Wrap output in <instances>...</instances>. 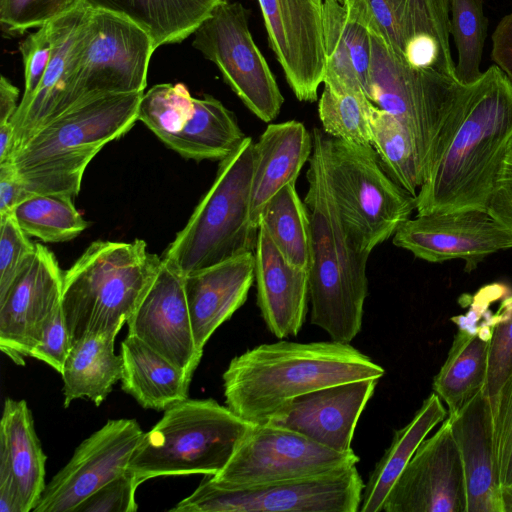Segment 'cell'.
Segmentation results:
<instances>
[{"label":"cell","instance_id":"cell-1","mask_svg":"<svg viewBox=\"0 0 512 512\" xmlns=\"http://www.w3.org/2000/svg\"><path fill=\"white\" fill-rule=\"evenodd\" d=\"M512 148V83L496 65L467 85L460 115L416 196L418 215L486 210Z\"/></svg>","mask_w":512,"mask_h":512},{"label":"cell","instance_id":"cell-2","mask_svg":"<svg viewBox=\"0 0 512 512\" xmlns=\"http://www.w3.org/2000/svg\"><path fill=\"white\" fill-rule=\"evenodd\" d=\"M385 373L350 344L336 341L261 344L234 357L222 375L226 406L252 423L266 422L295 398Z\"/></svg>","mask_w":512,"mask_h":512},{"label":"cell","instance_id":"cell-3","mask_svg":"<svg viewBox=\"0 0 512 512\" xmlns=\"http://www.w3.org/2000/svg\"><path fill=\"white\" fill-rule=\"evenodd\" d=\"M312 136L304 199L312 231L310 321L331 340L350 344L362 328L369 253L360 250L344 229L326 168L325 132L314 128Z\"/></svg>","mask_w":512,"mask_h":512},{"label":"cell","instance_id":"cell-4","mask_svg":"<svg viewBox=\"0 0 512 512\" xmlns=\"http://www.w3.org/2000/svg\"><path fill=\"white\" fill-rule=\"evenodd\" d=\"M143 94L88 98L41 125L14 150L9 160L25 191L29 195L77 196L91 160L138 121Z\"/></svg>","mask_w":512,"mask_h":512},{"label":"cell","instance_id":"cell-5","mask_svg":"<svg viewBox=\"0 0 512 512\" xmlns=\"http://www.w3.org/2000/svg\"><path fill=\"white\" fill-rule=\"evenodd\" d=\"M161 264L141 239L92 242L63 275L61 308L72 344L86 335L116 338Z\"/></svg>","mask_w":512,"mask_h":512},{"label":"cell","instance_id":"cell-6","mask_svg":"<svg viewBox=\"0 0 512 512\" xmlns=\"http://www.w3.org/2000/svg\"><path fill=\"white\" fill-rule=\"evenodd\" d=\"M372 59L367 97L396 117L412 136L424 172L445 147L458 121L467 85L436 69L412 67L368 21Z\"/></svg>","mask_w":512,"mask_h":512},{"label":"cell","instance_id":"cell-7","mask_svg":"<svg viewBox=\"0 0 512 512\" xmlns=\"http://www.w3.org/2000/svg\"><path fill=\"white\" fill-rule=\"evenodd\" d=\"M254 144L245 137L220 161L213 184L165 250L162 259L184 276L255 252L259 228L251 221Z\"/></svg>","mask_w":512,"mask_h":512},{"label":"cell","instance_id":"cell-8","mask_svg":"<svg viewBox=\"0 0 512 512\" xmlns=\"http://www.w3.org/2000/svg\"><path fill=\"white\" fill-rule=\"evenodd\" d=\"M251 426L213 399L180 401L144 432L128 469L141 483L158 476L215 475Z\"/></svg>","mask_w":512,"mask_h":512},{"label":"cell","instance_id":"cell-9","mask_svg":"<svg viewBox=\"0 0 512 512\" xmlns=\"http://www.w3.org/2000/svg\"><path fill=\"white\" fill-rule=\"evenodd\" d=\"M329 182L346 233L362 251L395 234L416 209V198L394 182L371 144L325 133Z\"/></svg>","mask_w":512,"mask_h":512},{"label":"cell","instance_id":"cell-10","mask_svg":"<svg viewBox=\"0 0 512 512\" xmlns=\"http://www.w3.org/2000/svg\"><path fill=\"white\" fill-rule=\"evenodd\" d=\"M365 484L356 465L245 488H224L208 475L172 512H357Z\"/></svg>","mask_w":512,"mask_h":512},{"label":"cell","instance_id":"cell-11","mask_svg":"<svg viewBox=\"0 0 512 512\" xmlns=\"http://www.w3.org/2000/svg\"><path fill=\"white\" fill-rule=\"evenodd\" d=\"M156 49L149 33L136 23L105 10L89 8L81 57L66 110L92 97L144 92L149 63Z\"/></svg>","mask_w":512,"mask_h":512},{"label":"cell","instance_id":"cell-12","mask_svg":"<svg viewBox=\"0 0 512 512\" xmlns=\"http://www.w3.org/2000/svg\"><path fill=\"white\" fill-rule=\"evenodd\" d=\"M353 450L340 452L284 427L252 424L225 467L210 481L224 488H245L318 476L356 465Z\"/></svg>","mask_w":512,"mask_h":512},{"label":"cell","instance_id":"cell-13","mask_svg":"<svg viewBox=\"0 0 512 512\" xmlns=\"http://www.w3.org/2000/svg\"><path fill=\"white\" fill-rule=\"evenodd\" d=\"M192 46L213 62L224 81L260 120L280 113L284 97L249 29V11L225 0L194 32Z\"/></svg>","mask_w":512,"mask_h":512},{"label":"cell","instance_id":"cell-14","mask_svg":"<svg viewBox=\"0 0 512 512\" xmlns=\"http://www.w3.org/2000/svg\"><path fill=\"white\" fill-rule=\"evenodd\" d=\"M144 432L135 419H110L83 440L46 484L32 512H74L90 495L128 469Z\"/></svg>","mask_w":512,"mask_h":512},{"label":"cell","instance_id":"cell-15","mask_svg":"<svg viewBox=\"0 0 512 512\" xmlns=\"http://www.w3.org/2000/svg\"><path fill=\"white\" fill-rule=\"evenodd\" d=\"M392 241L427 262L462 260L467 271L489 255L512 248V237L481 209L417 214L398 228Z\"/></svg>","mask_w":512,"mask_h":512},{"label":"cell","instance_id":"cell-16","mask_svg":"<svg viewBox=\"0 0 512 512\" xmlns=\"http://www.w3.org/2000/svg\"><path fill=\"white\" fill-rule=\"evenodd\" d=\"M269 45L295 97L314 102L323 83L324 0H258Z\"/></svg>","mask_w":512,"mask_h":512},{"label":"cell","instance_id":"cell-17","mask_svg":"<svg viewBox=\"0 0 512 512\" xmlns=\"http://www.w3.org/2000/svg\"><path fill=\"white\" fill-rule=\"evenodd\" d=\"M467 492L450 420L425 438L404 468L384 504L385 512H466Z\"/></svg>","mask_w":512,"mask_h":512},{"label":"cell","instance_id":"cell-18","mask_svg":"<svg viewBox=\"0 0 512 512\" xmlns=\"http://www.w3.org/2000/svg\"><path fill=\"white\" fill-rule=\"evenodd\" d=\"M63 275L54 254L36 244L31 263L0 299V348L15 364H25L61 305Z\"/></svg>","mask_w":512,"mask_h":512},{"label":"cell","instance_id":"cell-19","mask_svg":"<svg viewBox=\"0 0 512 512\" xmlns=\"http://www.w3.org/2000/svg\"><path fill=\"white\" fill-rule=\"evenodd\" d=\"M127 324L128 334L193 376L203 351L195 343L184 275L163 259Z\"/></svg>","mask_w":512,"mask_h":512},{"label":"cell","instance_id":"cell-20","mask_svg":"<svg viewBox=\"0 0 512 512\" xmlns=\"http://www.w3.org/2000/svg\"><path fill=\"white\" fill-rule=\"evenodd\" d=\"M378 380L351 381L301 395L266 422L293 430L336 451L352 450L358 419Z\"/></svg>","mask_w":512,"mask_h":512},{"label":"cell","instance_id":"cell-21","mask_svg":"<svg viewBox=\"0 0 512 512\" xmlns=\"http://www.w3.org/2000/svg\"><path fill=\"white\" fill-rule=\"evenodd\" d=\"M88 12L89 7L81 2L53 20L55 47L51 60L29 103L11 120L15 129L12 153L41 125L66 110L81 57Z\"/></svg>","mask_w":512,"mask_h":512},{"label":"cell","instance_id":"cell-22","mask_svg":"<svg viewBox=\"0 0 512 512\" xmlns=\"http://www.w3.org/2000/svg\"><path fill=\"white\" fill-rule=\"evenodd\" d=\"M448 418L463 466L466 512H502L489 397L482 389Z\"/></svg>","mask_w":512,"mask_h":512},{"label":"cell","instance_id":"cell-23","mask_svg":"<svg viewBox=\"0 0 512 512\" xmlns=\"http://www.w3.org/2000/svg\"><path fill=\"white\" fill-rule=\"evenodd\" d=\"M257 305L277 338L296 336L306 319L309 270L289 264L259 224L255 248Z\"/></svg>","mask_w":512,"mask_h":512},{"label":"cell","instance_id":"cell-24","mask_svg":"<svg viewBox=\"0 0 512 512\" xmlns=\"http://www.w3.org/2000/svg\"><path fill=\"white\" fill-rule=\"evenodd\" d=\"M254 280V252L184 276L192 330L199 350L203 351L215 330L245 303Z\"/></svg>","mask_w":512,"mask_h":512},{"label":"cell","instance_id":"cell-25","mask_svg":"<svg viewBox=\"0 0 512 512\" xmlns=\"http://www.w3.org/2000/svg\"><path fill=\"white\" fill-rule=\"evenodd\" d=\"M366 1L358 6L324 0L325 87L359 89L367 95L372 59Z\"/></svg>","mask_w":512,"mask_h":512},{"label":"cell","instance_id":"cell-26","mask_svg":"<svg viewBox=\"0 0 512 512\" xmlns=\"http://www.w3.org/2000/svg\"><path fill=\"white\" fill-rule=\"evenodd\" d=\"M313 152V136L302 122L270 124L254 144L251 221L259 228L261 213L276 193L295 183Z\"/></svg>","mask_w":512,"mask_h":512},{"label":"cell","instance_id":"cell-27","mask_svg":"<svg viewBox=\"0 0 512 512\" xmlns=\"http://www.w3.org/2000/svg\"><path fill=\"white\" fill-rule=\"evenodd\" d=\"M47 457L25 400L6 398L0 422V466L11 470L24 512H31L45 489Z\"/></svg>","mask_w":512,"mask_h":512},{"label":"cell","instance_id":"cell-28","mask_svg":"<svg viewBox=\"0 0 512 512\" xmlns=\"http://www.w3.org/2000/svg\"><path fill=\"white\" fill-rule=\"evenodd\" d=\"M120 354L122 390L143 408L161 411L188 399L192 375L138 337L128 334L122 341Z\"/></svg>","mask_w":512,"mask_h":512},{"label":"cell","instance_id":"cell-29","mask_svg":"<svg viewBox=\"0 0 512 512\" xmlns=\"http://www.w3.org/2000/svg\"><path fill=\"white\" fill-rule=\"evenodd\" d=\"M491 315L479 326L459 327L445 362L433 379V391L447 405L448 415L457 412L484 388Z\"/></svg>","mask_w":512,"mask_h":512},{"label":"cell","instance_id":"cell-30","mask_svg":"<svg viewBox=\"0 0 512 512\" xmlns=\"http://www.w3.org/2000/svg\"><path fill=\"white\" fill-rule=\"evenodd\" d=\"M91 9L131 20L154 40L156 48L181 43L194 34L214 8L225 0H80Z\"/></svg>","mask_w":512,"mask_h":512},{"label":"cell","instance_id":"cell-31","mask_svg":"<svg viewBox=\"0 0 512 512\" xmlns=\"http://www.w3.org/2000/svg\"><path fill=\"white\" fill-rule=\"evenodd\" d=\"M448 416V410L436 393H431L411 421L395 431L390 446L371 471L364 486L359 511L380 512L392 486L411 460L415 451L438 424Z\"/></svg>","mask_w":512,"mask_h":512},{"label":"cell","instance_id":"cell-32","mask_svg":"<svg viewBox=\"0 0 512 512\" xmlns=\"http://www.w3.org/2000/svg\"><path fill=\"white\" fill-rule=\"evenodd\" d=\"M245 137L234 113L206 94L194 98L189 119L162 142L186 159L222 161Z\"/></svg>","mask_w":512,"mask_h":512},{"label":"cell","instance_id":"cell-33","mask_svg":"<svg viewBox=\"0 0 512 512\" xmlns=\"http://www.w3.org/2000/svg\"><path fill=\"white\" fill-rule=\"evenodd\" d=\"M115 338L86 335L72 344L62 372L64 408L79 398L96 406L104 402L121 380L123 358L114 350Z\"/></svg>","mask_w":512,"mask_h":512},{"label":"cell","instance_id":"cell-34","mask_svg":"<svg viewBox=\"0 0 512 512\" xmlns=\"http://www.w3.org/2000/svg\"><path fill=\"white\" fill-rule=\"evenodd\" d=\"M286 261L308 269L312 256V231L309 212L295 188L289 183L264 207L260 223Z\"/></svg>","mask_w":512,"mask_h":512},{"label":"cell","instance_id":"cell-35","mask_svg":"<svg viewBox=\"0 0 512 512\" xmlns=\"http://www.w3.org/2000/svg\"><path fill=\"white\" fill-rule=\"evenodd\" d=\"M371 145L390 178L416 198L424 183V172L415 142L393 115L373 104L370 116Z\"/></svg>","mask_w":512,"mask_h":512},{"label":"cell","instance_id":"cell-36","mask_svg":"<svg viewBox=\"0 0 512 512\" xmlns=\"http://www.w3.org/2000/svg\"><path fill=\"white\" fill-rule=\"evenodd\" d=\"M72 198L64 194H32L17 204L11 215L27 235L49 243L69 241L88 226Z\"/></svg>","mask_w":512,"mask_h":512},{"label":"cell","instance_id":"cell-37","mask_svg":"<svg viewBox=\"0 0 512 512\" xmlns=\"http://www.w3.org/2000/svg\"><path fill=\"white\" fill-rule=\"evenodd\" d=\"M373 103L363 90L324 86L318 102L322 130L329 136L357 144H371Z\"/></svg>","mask_w":512,"mask_h":512},{"label":"cell","instance_id":"cell-38","mask_svg":"<svg viewBox=\"0 0 512 512\" xmlns=\"http://www.w3.org/2000/svg\"><path fill=\"white\" fill-rule=\"evenodd\" d=\"M450 12V35L458 52L456 80L470 85L483 73L480 66L488 29L483 0H450Z\"/></svg>","mask_w":512,"mask_h":512},{"label":"cell","instance_id":"cell-39","mask_svg":"<svg viewBox=\"0 0 512 512\" xmlns=\"http://www.w3.org/2000/svg\"><path fill=\"white\" fill-rule=\"evenodd\" d=\"M390 1L406 35L407 44L420 35L435 38L441 53V72L456 80L450 48V0Z\"/></svg>","mask_w":512,"mask_h":512},{"label":"cell","instance_id":"cell-40","mask_svg":"<svg viewBox=\"0 0 512 512\" xmlns=\"http://www.w3.org/2000/svg\"><path fill=\"white\" fill-rule=\"evenodd\" d=\"M193 108L194 97L185 84H156L144 92L139 104L138 120L163 141L182 128Z\"/></svg>","mask_w":512,"mask_h":512},{"label":"cell","instance_id":"cell-41","mask_svg":"<svg viewBox=\"0 0 512 512\" xmlns=\"http://www.w3.org/2000/svg\"><path fill=\"white\" fill-rule=\"evenodd\" d=\"M490 328L483 392L492 400L512 372V294L506 296L496 313L491 315Z\"/></svg>","mask_w":512,"mask_h":512},{"label":"cell","instance_id":"cell-42","mask_svg":"<svg viewBox=\"0 0 512 512\" xmlns=\"http://www.w3.org/2000/svg\"><path fill=\"white\" fill-rule=\"evenodd\" d=\"M80 0H0V25L4 36L16 37L73 10Z\"/></svg>","mask_w":512,"mask_h":512},{"label":"cell","instance_id":"cell-43","mask_svg":"<svg viewBox=\"0 0 512 512\" xmlns=\"http://www.w3.org/2000/svg\"><path fill=\"white\" fill-rule=\"evenodd\" d=\"M36 253L27 234L12 215L0 217V299L31 263Z\"/></svg>","mask_w":512,"mask_h":512},{"label":"cell","instance_id":"cell-44","mask_svg":"<svg viewBox=\"0 0 512 512\" xmlns=\"http://www.w3.org/2000/svg\"><path fill=\"white\" fill-rule=\"evenodd\" d=\"M55 47L53 21L30 33L19 45L24 65V93L16 112L23 110L37 90Z\"/></svg>","mask_w":512,"mask_h":512},{"label":"cell","instance_id":"cell-45","mask_svg":"<svg viewBox=\"0 0 512 512\" xmlns=\"http://www.w3.org/2000/svg\"><path fill=\"white\" fill-rule=\"evenodd\" d=\"M490 403L500 485H512V372Z\"/></svg>","mask_w":512,"mask_h":512},{"label":"cell","instance_id":"cell-46","mask_svg":"<svg viewBox=\"0 0 512 512\" xmlns=\"http://www.w3.org/2000/svg\"><path fill=\"white\" fill-rule=\"evenodd\" d=\"M141 484L129 469L115 477L86 500L74 512H135L136 490Z\"/></svg>","mask_w":512,"mask_h":512},{"label":"cell","instance_id":"cell-47","mask_svg":"<svg viewBox=\"0 0 512 512\" xmlns=\"http://www.w3.org/2000/svg\"><path fill=\"white\" fill-rule=\"evenodd\" d=\"M71 348V336L60 305L47 322L41 339L31 351L30 357L48 364L61 373Z\"/></svg>","mask_w":512,"mask_h":512},{"label":"cell","instance_id":"cell-48","mask_svg":"<svg viewBox=\"0 0 512 512\" xmlns=\"http://www.w3.org/2000/svg\"><path fill=\"white\" fill-rule=\"evenodd\" d=\"M370 22L393 51L405 57L407 38L390 0H365Z\"/></svg>","mask_w":512,"mask_h":512},{"label":"cell","instance_id":"cell-49","mask_svg":"<svg viewBox=\"0 0 512 512\" xmlns=\"http://www.w3.org/2000/svg\"><path fill=\"white\" fill-rule=\"evenodd\" d=\"M486 210L512 237V148L498 173Z\"/></svg>","mask_w":512,"mask_h":512},{"label":"cell","instance_id":"cell-50","mask_svg":"<svg viewBox=\"0 0 512 512\" xmlns=\"http://www.w3.org/2000/svg\"><path fill=\"white\" fill-rule=\"evenodd\" d=\"M30 196L24 189L11 161L0 164V217L11 215L22 200Z\"/></svg>","mask_w":512,"mask_h":512},{"label":"cell","instance_id":"cell-51","mask_svg":"<svg viewBox=\"0 0 512 512\" xmlns=\"http://www.w3.org/2000/svg\"><path fill=\"white\" fill-rule=\"evenodd\" d=\"M491 58L512 83V12L501 19L492 34Z\"/></svg>","mask_w":512,"mask_h":512},{"label":"cell","instance_id":"cell-52","mask_svg":"<svg viewBox=\"0 0 512 512\" xmlns=\"http://www.w3.org/2000/svg\"><path fill=\"white\" fill-rule=\"evenodd\" d=\"M0 512H24L20 492L10 469L0 466Z\"/></svg>","mask_w":512,"mask_h":512},{"label":"cell","instance_id":"cell-53","mask_svg":"<svg viewBox=\"0 0 512 512\" xmlns=\"http://www.w3.org/2000/svg\"><path fill=\"white\" fill-rule=\"evenodd\" d=\"M19 89L5 76L0 79V124L10 122L19 106Z\"/></svg>","mask_w":512,"mask_h":512},{"label":"cell","instance_id":"cell-54","mask_svg":"<svg viewBox=\"0 0 512 512\" xmlns=\"http://www.w3.org/2000/svg\"><path fill=\"white\" fill-rule=\"evenodd\" d=\"M15 129L13 123L0 124V164L10 160L14 147Z\"/></svg>","mask_w":512,"mask_h":512},{"label":"cell","instance_id":"cell-55","mask_svg":"<svg viewBox=\"0 0 512 512\" xmlns=\"http://www.w3.org/2000/svg\"><path fill=\"white\" fill-rule=\"evenodd\" d=\"M500 500L502 512H512V485L501 486Z\"/></svg>","mask_w":512,"mask_h":512},{"label":"cell","instance_id":"cell-56","mask_svg":"<svg viewBox=\"0 0 512 512\" xmlns=\"http://www.w3.org/2000/svg\"><path fill=\"white\" fill-rule=\"evenodd\" d=\"M337 1H339L340 3H342L344 5H349V4H353V3L361 1V0H337Z\"/></svg>","mask_w":512,"mask_h":512}]
</instances>
